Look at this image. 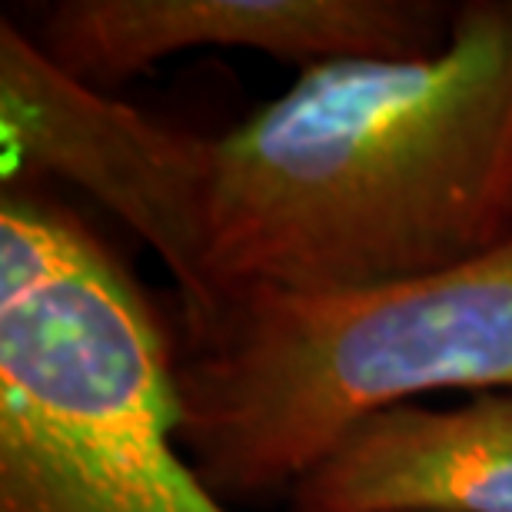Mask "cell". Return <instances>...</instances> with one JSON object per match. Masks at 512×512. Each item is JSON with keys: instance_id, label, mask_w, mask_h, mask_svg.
Instances as JSON below:
<instances>
[{"instance_id": "1", "label": "cell", "mask_w": 512, "mask_h": 512, "mask_svg": "<svg viewBox=\"0 0 512 512\" xmlns=\"http://www.w3.org/2000/svg\"><path fill=\"white\" fill-rule=\"evenodd\" d=\"M506 243L512 0L456 4L453 34L429 57L306 67L213 137L210 300L370 290Z\"/></svg>"}, {"instance_id": "2", "label": "cell", "mask_w": 512, "mask_h": 512, "mask_svg": "<svg viewBox=\"0 0 512 512\" xmlns=\"http://www.w3.org/2000/svg\"><path fill=\"white\" fill-rule=\"evenodd\" d=\"M180 446L223 503L290 493L360 419L512 389V243L343 293L237 290L180 310Z\"/></svg>"}, {"instance_id": "3", "label": "cell", "mask_w": 512, "mask_h": 512, "mask_svg": "<svg viewBox=\"0 0 512 512\" xmlns=\"http://www.w3.org/2000/svg\"><path fill=\"white\" fill-rule=\"evenodd\" d=\"M173 333L54 193L0 200V512H233L180 446Z\"/></svg>"}, {"instance_id": "4", "label": "cell", "mask_w": 512, "mask_h": 512, "mask_svg": "<svg viewBox=\"0 0 512 512\" xmlns=\"http://www.w3.org/2000/svg\"><path fill=\"white\" fill-rule=\"evenodd\" d=\"M64 180L160 256L180 306L210 300L203 280L213 137L177 130L64 74L20 20L0 17V183Z\"/></svg>"}, {"instance_id": "5", "label": "cell", "mask_w": 512, "mask_h": 512, "mask_svg": "<svg viewBox=\"0 0 512 512\" xmlns=\"http://www.w3.org/2000/svg\"><path fill=\"white\" fill-rule=\"evenodd\" d=\"M453 17L436 0H57L24 30L64 74L107 94L203 47L260 50L300 70L429 57L446 47Z\"/></svg>"}, {"instance_id": "6", "label": "cell", "mask_w": 512, "mask_h": 512, "mask_svg": "<svg viewBox=\"0 0 512 512\" xmlns=\"http://www.w3.org/2000/svg\"><path fill=\"white\" fill-rule=\"evenodd\" d=\"M286 496L293 512H512V389L366 416Z\"/></svg>"}]
</instances>
